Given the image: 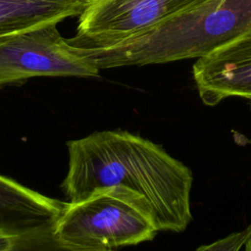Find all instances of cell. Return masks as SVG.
I'll list each match as a JSON object with an SVG mask.
<instances>
[{
    "label": "cell",
    "mask_w": 251,
    "mask_h": 251,
    "mask_svg": "<svg viewBox=\"0 0 251 251\" xmlns=\"http://www.w3.org/2000/svg\"><path fill=\"white\" fill-rule=\"evenodd\" d=\"M65 205L0 174V251L58 250L55 227Z\"/></svg>",
    "instance_id": "cell-6"
},
{
    "label": "cell",
    "mask_w": 251,
    "mask_h": 251,
    "mask_svg": "<svg viewBox=\"0 0 251 251\" xmlns=\"http://www.w3.org/2000/svg\"><path fill=\"white\" fill-rule=\"evenodd\" d=\"M209 0H86L77 17L75 47L107 46Z\"/></svg>",
    "instance_id": "cell-5"
},
{
    "label": "cell",
    "mask_w": 251,
    "mask_h": 251,
    "mask_svg": "<svg viewBox=\"0 0 251 251\" xmlns=\"http://www.w3.org/2000/svg\"><path fill=\"white\" fill-rule=\"evenodd\" d=\"M86 0H0V41L78 17Z\"/></svg>",
    "instance_id": "cell-8"
},
{
    "label": "cell",
    "mask_w": 251,
    "mask_h": 251,
    "mask_svg": "<svg viewBox=\"0 0 251 251\" xmlns=\"http://www.w3.org/2000/svg\"><path fill=\"white\" fill-rule=\"evenodd\" d=\"M61 187L70 202L108 187L128 189L147 204L159 231L182 232L193 217L191 170L161 145L125 130H103L67 143Z\"/></svg>",
    "instance_id": "cell-1"
},
{
    "label": "cell",
    "mask_w": 251,
    "mask_h": 251,
    "mask_svg": "<svg viewBox=\"0 0 251 251\" xmlns=\"http://www.w3.org/2000/svg\"><path fill=\"white\" fill-rule=\"evenodd\" d=\"M158 231L141 197L123 187H108L66 202L55 240L59 250L107 251L150 241Z\"/></svg>",
    "instance_id": "cell-3"
},
{
    "label": "cell",
    "mask_w": 251,
    "mask_h": 251,
    "mask_svg": "<svg viewBox=\"0 0 251 251\" xmlns=\"http://www.w3.org/2000/svg\"><path fill=\"white\" fill-rule=\"evenodd\" d=\"M250 107H251V103H250Z\"/></svg>",
    "instance_id": "cell-10"
},
{
    "label": "cell",
    "mask_w": 251,
    "mask_h": 251,
    "mask_svg": "<svg viewBox=\"0 0 251 251\" xmlns=\"http://www.w3.org/2000/svg\"><path fill=\"white\" fill-rule=\"evenodd\" d=\"M251 26V0H209L116 43L74 49L100 70L198 59Z\"/></svg>",
    "instance_id": "cell-2"
},
{
    "label": "cell",
    "mask_w": 251,
    "mask_h": 251,
    "mask_svg": "<svg viewBox=\"0 0 251 251\" xmlns=\"http://www.w3.org/2000/svg\"><path fill=\"white\" fill-rule=\"evenodd\" d=\"M192 76L204 105L216 106L230 97L251 100V26L196 59Z\"/></svg>",
    "instance_id": "cell-7"
},
{
    "label": "cell",
    "mask_w": 251,
    "mask_h": 251,
    "mask_svg": "<svg viewBox=\"0 0 251 251\" xmlns=\"http://www.w3.org/2000/svg\"><path fill=\"white\" fill-rule=\"evenodd\" d=\"M245 242H251V226L242 231L232 233L217 242L203 245L199 247L198 250H237L240 249Z\"/></svg>",
    "instance_id": "cell-9"
},
{
    "label": "cell",
    "mask_w": 251,
    "mask_h": 251,
    "mask_svg": "<svg viewBox=\"0 0 251 251\" xmlns=\"http://www.w3.org/2000/svg\"><path fill=\"white\" fill-rule=\"evenodd\" d=\"M100 69L77 53L57 25L34 28L0 41V86L36 76L96 77Z\"/></svg>",
    "instance_id": "cell-4"
}]
</instances>
